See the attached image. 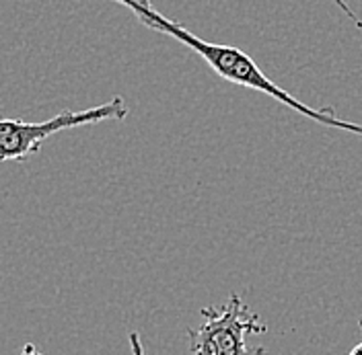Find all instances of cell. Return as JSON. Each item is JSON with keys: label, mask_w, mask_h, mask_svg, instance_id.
I'll return each mask as SVG.
<instances>
[{"label": "cell", "mask_w": 362, "mask_h": 355, "mask_svg": "<svg viewBox=\"0 0 362 355\" xmlns=\"http://www.w3.org/2000/svg\"><path fill=\"white\" fill-rule=\"evenodd\" d=\"M112 2H117L122 6H128L134 13L136 19L142 23L144 27H148V29H153L157 33H163V35L173 37L175 42H180L187 49H192L194 54H198L221 78H225L226 83L245 87L249 90H257V92L270 97L274 101H278V103L294 109L298 115L315 121L319 126L334 128V130H339V132L356 133V136L362 138V124L341 119L332 107H319L317 109V107H311V105L298 101L288 90H284L278 83H274L272 78H268L264 74V70L257 66L255 60L249 54H245L243 49H239L235 45L210 44V42H206L202 37H198L196 33L187 31L185 27H181L177 21L160 15L153 6H144V4H140L136 0H112Z\"/></svg>", "instance_id": "cell-1"}, {"label": "cell", "mask_w": 362, "mask_h": 355, "mask_svg": "<svg viewBox=\"0 0 362 355\" xmlns=\"http://www.w3.org/2000/svg\"><path fill=\"white\" fill-rule=\"evenodd\" d=\"M204 323L187 329L192 355H268L264 347L247 343L251 335H264L268 325L251 312L243 298L233 291L223 306L202 308Z\"/></svg>", "instance_id": "cell-2"}, {"label": "cell", "mask_w": 362, "mask_h": 355, "mask_svg": "<svg viewBox=\"0 0 362 355\" xmlns=\"http://www.w3.org/2000/svg\"><path fill=\"white\" fill-rule=\"evenodd\" d=\"M128 103L122 95L112 97L107 103L95 105L83 112H62L47 121H23V119H2L0 121V156L4 162L25 160L37 155L44 142L58 132L74 130L81 126H93L101 121H124L128 117Z\"/></svg>", "instance_id": "cell-3"}, {"label": "cell", "mask_w": 362, "mask_h": 355, "mask_svg": "<svg viewBox=\"0 0 362 355\" xmlns=\"http://www.w3.org/2000/svg\"><path fill=\"white\" fill-rule=\"evenodd\" d=\"M336 4H338L339 11H341V13H344V15H346V17H348L350 21L354 23V25H356V29H358V31L362 33V19H361V17H358V15H356V13H354V11H352V8L348 6V4H346L344 0H336Z\"/></svg>", "instance_id": "cell-4"}, {"label": "cell", "mask_w": 362, "mask_h": 355, "mask_svg": "<svg viewBox=\"0 0 362 355\" xmlns=\"http://www.w3.org/2000/svg\"><path fill=\"white\" fill-rule=\"evenodd\" d=\"M130 349H132V355H146L144 354V345H142V339H140V335L132 331L130 333Z\"/></svg>", "instance_id": "cell-5"}, {"label": "cell", "mask_w": 362, "mask_h": 355, "mask_svg": "<svg viewBox=\"0 0 362 355\" xmlns=\"http://www.w3.org/2000/svg\"><path fill=\"white\" fill-rule=\"evenodd\" d=\"M21 355H42V354H40V349H37L33 343H27V345L23 347Z\"/></svg>", "instance_id": "cell-6"}, {"label": "cell", "mask_w": 362, "mask_h": 355, "mask_svg": "<svg viewBox=\"0 0 362 355\" xmlns=\"http://www.w3.org/2000/svg\"><path fill=\"white\" fill-rule=\"evenodd\" d=\"M348 355H362V341L361 343H358V345H356V347H354V349H352V351H350V354Z\"/></svg>", "instance_id": "cell-7"}, {"label": "cell", "mask_w": 362, "mask_h": 355, "mask_svg": "<svg viewBox=\"0 0 362 355\" xmlns=\"http://www.w3.org/2000/svg\"><path fill=\"white\" fill-rule=\"evenodd\" d=\"M136 2H140V4H144V6H151V0H136Z\"/></svg>", "instance_id": "cell-8"}, {"label": "cell", "mask_w": 362, "mask_h": 355, "mask_svg": "<svg viewBox=\"0 0 362 355\" xmlns=\"http://www.w3.org/2000/svg\"><path fill=\"white\" fill-rule=\"evenodd\" d=\"M358 327H361V331H362V318H361V320H358Z\"/></svg>", "instance_id": "cell-9"}]
</instances>
